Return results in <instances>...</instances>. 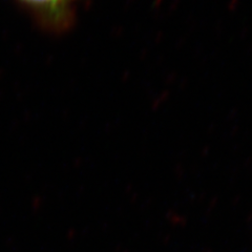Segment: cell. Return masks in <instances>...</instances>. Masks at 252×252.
Segmentation results:
<instances>
[{"instance_id": "1", "label": "cell", "mask_w": 252, "mask_h": 252, "mask_svg": "<svg viewBox=\"0 0 252 252\" xmlns=\"http://www.w3.org/2000/svg\"><path fill=\"white\" fill-rule=\"evenodd\" d=\"M44 26L52 30H64L74 16L75 0H20Z\"/></svg>"}]
</instances>
